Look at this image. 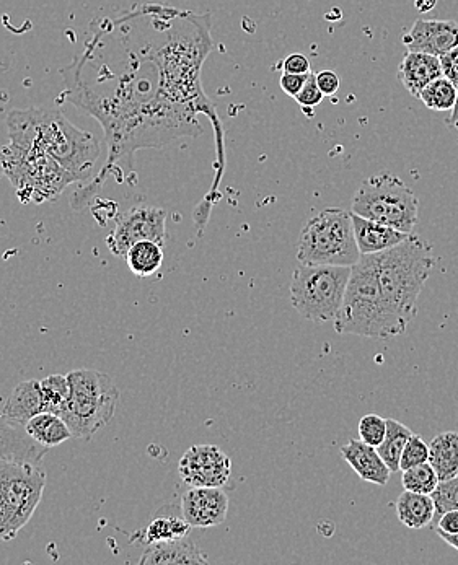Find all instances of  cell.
<instances>
[{"label": "cell", "instance_id": "35", "mask_svg": "<svg viewBox=\"0 0 458 565\" xmlns=\"http://www.w3.org/2000/svg\"><path fill=\"white\" fill-rule=\"evenodd\" d=\"M315 79H317L318 88L322 90L325 97H331L340 90V77L335 71L318 72V74H315Z\"/></svg>", "mask_w": 458, "mask_h": 565}, {"label": "cell", "instance_id": "11", "mask_svg": "<svg viewBox=\"0 0 458 565\" xmlns=\"http://www.w3.org/2000/svg\"><path fill=\"white\" fill-rule=\"evenodd\" d=\"M167 215L160 207L147 204L131 207L119 215L106 245L115 256H126L129 248L139 241L152 240L163 245L167 240Z\"/></svg>", "mask_w": 458, "mask_h": 565}, {"label": "cell", "instance_id": "10", "mask_svg": "<svg viewBox=\"0 0 458 565\" xmlns=\"http://www.w3.org/2000/svg\"><path fill=\"white\" fill-rule=\"evenodd\" d=\"M46 486L41 465L0 460V517L10 541L30 522Z\"/></svg>", "mask_w": 458, "mask_h": 565}, {"label": "cell", "instance_id": "33", "mask_svg": "<svg viewBox=\"0 0 458 565\" xmlns=\"http://www.w3.org/2000/svg\"><path fill=\"white\" fill-rule=\"evenodd\" d=\"M323 98H325V95H323L322 90L318 88L315 74H313V72H310L309 80L305 82L304 88L300 90L299 95H297L294 100H296L297 103H299V105L302 106L305 111L312 110V108H315V106L320 105V103H322L323 101Z\"/></svg>", "mask_w": 458, "mask_h": 565}, {"label": "cell", "instance_id": "20", "mask_svg": "<svg viewBox=\"0 0 458 565\" xmlns=\"http://www.w3.org/2000/svg\"><path fill=\"white\" fill-rule=\"evenodd\" d=\"M2 412L10 421L25 427L33 417L45 412L41 383L38 380H28L15 386Z\"/></svg>", "mask_w": 458, "mask_h": 565}, {"label": "cell", "instance_id": "5", "mask_svg": "<svg viewBox=\"0 0 458 565\" xmlns=\"http://www.w3.org/2000/svg\"><path fill=\"white\" fill-rule=\"evenodd\" d=\"M0 168L23 204L54 201L77 178L45 150L30 142L12 141L0 150Z\"/></svg>", "mask_w": 458, "mask_h": 565}, {"label": "cell", "instance_id": "4", "mask_svg": "<svg viewBox=\"0 0 458 565\" xmlns=\"http://www.w3.org/2000/svg\"><path fill=\"white\" fill-rule=\"evenodd\" d=\"M372 258L387 302L398 316L411 323L418 313L419 295L436 268L432 246L410 233L405 241Z\"/></svg>", "mask_w": 458, "mask_h": 565}, {"label": "cell", "instance_id": "36", "mask_svg": "<svg viewBox=\"0 0 458 565\" xmlns=\"http://www.w3.org/2000/svg\"><path fill=\"white\" fill-rule=\"evenodd\" d=\"M442 75L458 88V46L441 57Z\"/></svg>", "mask_w": 458, "mask_h": 565}, {"label": "cell", "instance_id": "21", "mask_svg": "<svg viewBox=\"0 0 458 565\" xmlns=\"http://www.w3.org/2000/svg\"><path fill=\"white\" fill-rule=\"evenodd\" d=\"M397 517L410 530H423L436 517L432 495L405 491L397 500Z\"/></svg>", "mask_w": 458, "mask_h": 565}, {"label": "cell", "instance_id": "18", "mask_svg": "<svg viewBox=\"0 0 458 565\" xmlns=\"http://www.w3.org/2000/svg\"><path fill=\"white\" fill-rule=\"evenodd\" d=\"M353 224L361 255H377L410 237V233L401 232L397 228L379 224L374 220L364 219L361 215L353 214Z\"/></svg>", "mask_w": 458, "mask_h": 565}, {"label": "cell", "instance_id": "23", "mask_svg": "<svg viewBox=\"0 0 458 565\" xmlns=\"http://www.w3.org/2000/svg\"><path fill=\"white\" fill-rule=\"evenodd\" d=\"M25 429H27L31 438H35L36 442L41 443L46 448L59 447V445L74 437L67 422L54 412H41L31 421H28Z\"/></svg>", "mask_w": 458, "mask_h": 565}, {"label": "cell", "instance_id": "26", "mask_svg": "<svg viewBox=\"0 0 458 565\" xmlns=\"http://www.w3.org/2000/svg\"><path fill=\"white\" fill-rule=\"evenodd\" d=\"M193 526L186 522L185 517L177 515H163L155 518L154 522L147 526V530L142 535V543L155 544L163 541H173V539L186 538L190 535Z\"/></svg>", "mask_w": 458, "mask_h": 565}, {"label": "cell", "instance_id": "41", "mask_svg": "<svg viewBox=\"0 0 458 565\" xmlns=\"http://www.w3.org/2000/svg\"><path fill=\"white\" fill-rule=\"evenodd\" d=\"M449 124L452 128L458 129V97H457V105H455L454 110H452V114H450Z\"/></svg>", "mask_w": 458, "mask_h": 565}, {"label": "cell", "instance_id": "8", "mask_svg": "<svg viewBox=\"0 0 458 565\" xmlns=\"http://www.w3.org/2000/svg\"><path fill=\"white\" fill-rule=\"evenodd\" d=\"M351 266L299 263L291 284L292 307L313 323L335 321L343 305Z\"/></svg>", "mask_w": 458, "mask_h": 565}, {"label": "cell", "instance_id": "13", "mask_svg": "<svg viewBox=\"0 0 458 565\" xmlns=\"http://www.w3.org/2000/svg\"><path fill=\"white\" fill-rule=\"evenodd\" d=\"M229 497L222 487H191L181 499V515L193 528H212L227 520Z\"/></svg>", "mask_w": 458, "mask_h": 565}, {"label": "cell", "instance_id": "19", "mask_svg": "<svg viewBox=\"0 0 458 565\" xmlns=\"http://www.w3.org/2000/svg\"><path fill=\"white\" fill-rule=\"evenodd\" d=\"M141 565H163V564H207L201 549L188 539L180 538L163 543L149 544L147 551L139 559Z\"/></svg>", "mask_w": 458, "mask_h": 565}, {"label": "cell", "instance_id": "14", "mask_svg": "<svg viewBox=\"0 0 458 565\" xmlns=\"http://www.w3.org/2000/svg\"><path fill=\"white\" fill-rule=\"evenodd\" d=\"M401 41L408 51L442 57L458 46V23L454 20L419 18Z\"/></svg>", "mask_w": 458, "mask_h": 565}, {"label": "cell", "instance_id": "34", "mask_svg": "<svg viewBox=\"0 0 458 565\" xmlns=\"http://www.w3.org/2000/svg\"><path fill=\"white\" fill-rule=\"evenodd\" d=\"M310 74H289V72H284L279 79V85H281L282 92L287 93L289 97L296 98L299 95L300 90L304 88L305 82L309 80Z\"/></svg>", "mask_w": 458, "mask_h": 565}, {"label": "cell", "instance_id": "38", "mask_svg": "<svg viewBox=\"0 0 458 565\" xmlns=\"http://www.w3.org/2000/svg\"><path fill=\"white\" fill-rule=\"evenodd\" d=\"M437 533L458 535V510L442 513L439 525H437Z\"/></svg>", "mask_w": 458, "mask_h": 565}, {"label": "cell", "instance_id": "3", "mask_svg": "<svg viewBox=\"0 0 458 565\" xmlns=\"http://www.w3.org/2000/svg\"><path fill=\"white\" fill-rule=\"evenodd\" d=\"M410 323L398 316L387 302L372 255H362L349 276L335 331L362 338L392 339L406 333Z\"/></svg>", "mask_w": 458, "mask_h": 565}, {"label": "cell", "instance_id": "32", "mask_svg": "<svg viewBox=\"0 0 458 565\" xmlns=\"http://www.w3.org/2000/svg\"><path fill=\"white\" fill-rule=\"evenodd\" d=\"M429 461V443L424 442L423 437L411 435L406 443L405 450L401 453L400 471L423 465Z\"/></svg>", "mask_w": 458, "mask_h": 565}, {"label": "cell", "instance_id": "27", "mask_svg": "<svg viewBox=\"0 0 458 565\" xmlns=\"http://www.w3.org/2000/svg\"><path fill=\"white\" fill-rule=\"evenodd\" d=\"M457 97L458 88L442 75L419 93L418 100L432 111H452L457 105Z\"/></svg>", "mask_w": 458, "mask_h": 565}, {"label": "cell", "instance_id": "17", "mask_svg": "<svg viewBox=\"0 0 458 565\" xmlns=\"http://www.w3.org/2000/svg\"><path fill=\"white\" fill-rule=\"evenodd\" d=\"M439 77H442L441 57L432 54L408 51L398 67V79L414 98Z\"/></svg>", "mask_w": 458, "mask_h": 565}, {"label": "cell", "instance_id": "2", "mask_svg": "<svg viewBox=\"0 0 458 565\" xmlns=\"http://www.w3.org/2000/svg\"><path fill=\"white\" fill-rule=\"evenodd\" d=\"M7 126L12 141L30 142L45 150L77 181L89 178L102 152L92 132L75 128L59 110L10 111Z\"/></svg>", "mask_w": 458, "mask_h": 565}, {"label": "cell", "instance_id": "28", "mask_svg": "<svg viewBox=\"0 0 458 565\" xmlns=\"http://www.w3.org/2000/svg\"><path fill=\"white\" fill-rule=\"evenodd\" d=\"M41 393L45 399V411L62 416L69 401V380L67 375H51L41 380Z\"/></svg>", "mask_w": 458, "mask_h": 565}, {"label": "cell", "instance_id": "42", "mask_svg": "<svg viewBox=\"0 0 458 565\" xmlns=\"http://www.w3.org/2000/svg\"><path fill=\"white\" fill-rule=\"evenodd\" d=\"M0 541H10L9 535H7V530H5L4 520L0 517Z\"/></svg>", "mask_w": 458, "mask_h": 565}, {"label": "cell", "instance_id": "1", "mask_svg": "<svg viewBox=\"0 0 458 565\" xmlns=\"http://www.w3.org/2000/svg\"><path fill=\"white\" fill-rule=\"evenodd\" d=\"M84 51L64 67L66 100L92 114L105 131L108 158L95 183L139 149L162 147L204 131L217 136V173L224 168V131L201 84L212 51L211 15L147 4L93 23Z\"/></svg>", "mask_w": 458, "mask_h": 565}, {"label": "cell", "instance_id": "25", "mask_svg": "<svg viewBox=\"0 0 458 565\" xmlns=\"http://www.w3.org/2000/svg\"><path fill=\"white\" fill-rule=\"evenodd\" d=\"M411 432L406 425L395 419H387V434H385L384 442L380 443L377 450L380 456L384 458L388 468L392 473L400 471L401 453L405 450L406 443L410 440Z\"/></svg>", "mask_w": 458, "mask_h": 565}, {"label": "cell", "instance_id": "39", "mask_svg": "<svg viewBox=\"0 0 458 565\" xmlns=\"http://www.w3.org/2000/svg\"><path fill=\"white\" fill-rule=\"evenodd\" d=\"M436 2L437 0H414V5H416V9L419 12L426 14V12H431L436 7Z\"/></svg>", "mask_w": 458, "mask_h": 565}, {"label": "cell", "instance_id": "15", "mask_svg": "<svg viewBox=\"0 0 458 565\" xmlns=\"http://www.w3.org/2000/svg\"><path fill=\"white\" fill-rule=\"evenodd\" d=\"M48 448L31 438L23 425L15 424L0 412V460L25 461L41 465Z\"/></svg>", "mask_w": 458, "mask_h": 565}, {"label": "cell", "instance_id": "31", "mask_svg": "<svg viewBox=\"0 0 458 565\" xmlns=\"http://www.w3.org/2000/svg\"><path fill=\"white\" fill-rule=\"evenodd\" d=\"M431 495L436 504V515L439 517L449 510H458V476L449 481L439 482L436 491Z\"/></svg>", "mask_w": 458, "mask_h": 565}, {"label": "cell", "instance_id": "30", "mask_svg": "<svg viewBox=\"0 0 458 565\" xmlns=\"http://www.w3.org/2000/svg\"><path fill=\"white\" fill-rule=\"evenodd\" d=\"M359 438L370 447H379L387 434V419L377 414H367L359 421Z\"/></svg>", "mask_w": 458, "mask_h": 565}, {"label": "cell", "instance_id": "40", "mask_svg": "<svg viewBox=\"0 0 458 565\" xmlns=\"http://www.w3.org/2000/svg\"><path fill=\"white\" fill-rule=\"evenodd\" d=\"M437 535L441 536L445 543L458 551V535H445V533H437Z\"/></svg>", "mask_w": 458, "mask_h": 565}, {"label": "cell", "instance_id": "6", "mask_svg": "<svg viewBox=\"0 0 458 565\" xmlns=\"http://www.w3.org/2000/svg\"><path fill=\"white\" fill-rule=\"evenodd\" d=\"M361 256L354 235L353 212L328 207L310 217L302 228L297 245L299 263L353 268Z\"/></svg>", "mask_w": 458, "mask_h": 565}, {"label": "cell", "instance_id": "12", "mask_svg": "<svg viewBox=\"0 0 458 565\" xmlns=\"http://www.w3.org/2000/svg\"><path fill=\"white\" fill-rule=\"evenodd\" d=\"M178 471L190 487H224L232 473V461L216 445H194L181 456Z\"/></svg>", "mask_w": 458, "mask_h": 565}, {"label": "cell", "instance_id": "22", "mask_svg": "<svg viewBox=\"0 0 458 565\" xmlns=\"http://www.w3.org/2000/svg\"><path fill=\"white\" fill-rule=\"evenodd\" d=\"M429 463L436 469L439 481H449L458 476V432H444L432 438Z\"/></svg>", "mask_w": 458, "mask_h": 565}, {"label": "cell", "instance_id": "7", "mask_svg": "<svg viewBox=\"0 0 458 565\" xmlns=\"http://www.w3.org/2000/svg\"><path fill=\"white\" fill-rule=\"evenodd\" d=\"M69 401L62 414L72 435L90 440L115 416L119 390L106 373L80 368L67 373Z\"/></svg>", "mask_w": 458, "mask_h": 565}, {"label": "cell", "instance_id": "9", "mask_svg": "<svg viewBox=\"0 0 458 565\" xmlns=\"http://www.w3.org/2000/svg\"><path fill=\"white\" fill-rule=\"evenodd\" d=\"M351 212L401 232L413 233L418 222L419 202L413 189L398 176L377 173L362 181L354 194Z\"/></svg>", "mask_w": 458, "mask_h": 565}, {"label": "cell", "instance_id": "24", "mask_svg": "<svg viewBox=\"0 0 458 565\" xmlns=\"http://www.w3.org/2000/svg\"><path fill=\"white\" fill-rule=\"evenodd\" d=\"M124 258L131 272L144 279L162 268L163 245L152 240L139 241L129 248Z\"/></svg>", "mask_w": 458, "mask_h": 565}, {"label": "cell", "instance_id": "29", "mask_svg": "<svg viewBox=\"0 0 458 565\" xmlns=\"http://www.w3.org/2000/svg\"><path fill=\"white\" fill-rule=\"evenodd\" d=\"M401 482L405 491L419 492V494H429L436 491L439 484V476L436 469L432 468L431 463H423V465L413 466V468L405 469Z\"/></svg>", "mask_w": 458, "mask_h": 565}, {"label": "cell", "instance_id": "16", "mask_svg": "<svg viewBox=\"0 0 458 565\" xmlns=\"http://www.w3.org/2000/svg\"><path fill=\"white\" fill-rule=\"evenodd\" d=\"M341 456L351 468L356 471L362 481L370 482L374 486L385 487L390 481L392 471L388 468L379 450L370 447L359 440H349L341 447Z\"/></svg>", "mask_w": 458, "mask_h": 565}, {"label": "cell", "instance_id": "37", "mask_svg": "<svg viewBox=\"0 0 458 565\" xmlns=\"http://www.w3.org/2000/svg\"><path fill=\"white\" fill-rule=\"evenodd\" d=\"M282 71L289 74H310V61L304 54H289L282 62Z\"/></svg>", "mask_w": 458, "mask_h": 565}]
</instances>
